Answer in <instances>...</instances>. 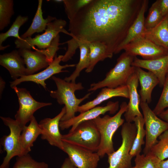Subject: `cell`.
I'll use <instances>...</instances> for the list:
<instances>
[{"mask_svg": "<svg viewBox=\"0 0 168 168\" xmlns=\"http://www.w3.org/2000/svg\"><path fill=\"white\" fill-rule=\"evenodd\" d=\"M143 0H92L69 21L72 39L65 54L72 57L79 40L105 44L115 54L136 19Z\"/></svg>", "mask_w": 168, "mask_h": 168, "instance_id": "cell-1", "label": "cell"}, {"mask_svg": "<svg viewBox=\"0 0 168 168\" xmlns=\"http://www.w3.org/2000/svg\"><path fill=\"white\" fill-rule=\"evenodd\" d=\"M52 79L55 82L57 90L51 91L50 95L51 97L56 100L58 103L64 105L66 108V113L61 121L68 120L74 117L75 114L79 105L83 101L88 98L91 93H88L82 98H78L76 96V91L84 88L81 82H68L60 78L53 76Z\"/></svg>", "mask_w": 168, "mask_h": 168, "instance_id": "cell-2", "label": "cell"}, {"mask_svg": "<svg viewBox=\"0 0 168 168\" xmlns=\"http://www.w3.org/2000/svg\"><path fill=\"white\" fill-rule=\"evenodd\" d=\"M128 104L123 102L120 106L118 112L114 116L106 115L100 116L92 120L100 136V142L97 153L100 158L103 157L115 151L113 142V137L118 129L124 123L122 118L123 114L127 110Z\"/></svg>", "mask_w": 168, "mask_h": 168, "instance_id": "cell-3", "label": "cell"}, {"mask_svg": "<svg viewBox=\"0 0 168 168\" xmlns=\"http://www.w3.org/2000/svg\"><path fill=\"white\" fill-rule=\"evenodd\" d=\"M135 57L125 52L123 53L117 59L115 66L106 73L105 78L91 84L88 91H95L105 87L115 88L126 85L129 77L135 72V67L132 65Z\"/></svg>", "mask_w": 168, "mask_h": 168, "instance_id": "cell-4", "label": "cell"}, {"mask_svg": "<svg viewBox=\"0 0 168 168\" xmlns=\"http://www.w3.org/2000/svg\"><path fill=\"white\" fill-rule=\"evenodd\" d=\"M62 140L90 151L97 152L100 142L99 131L92 120L79 124L72 132L62 135Z\"/></svg>", "mask_w": 168, "mask_h": 168, "instance_id": "cell-5", "label": "cell"}, {"mask_svg": "<svg viewBox=\"0 0 168 168\" xmlns=\"http://www.w3.org/2000/svg\"><path fill=\"white\" fill-rule=\"evenodd\" d=\"M137 133L134 123L126 122L121 131L122 143L116 151L108 155V168H132L133 157L130 154Z\"/></svg>", "mask_w": 168, "mask_h": 168, "instance_id": "cell-6", "label": "cell"}, {"mask_svg": "<svg viewBox=\"0 0 168 168\" xmlns=\"http://www.w3.org/2000/svg\"><path fill=\"white\" fill-rule=\"evenodd\" d=\"M66 24L65 20L56 18L48 24L44 32L42 34L34 38L16 39L15 41L16 47L18 49H31L35 46L40 49H45L50 45L53 40L60 32L70 36V33L64 29Z\"/></svg>", "mask_w": 168, "mask_h": 168, "instance_id": "cell-7", "label": "cell"}, {"mask_svg": "<svg viewBox=\"0 0 168 168\" xmlns=\"http://www.w3.org/2000/svg\"><path fill=\"white\" fill-rule=\"evenodd\" d=\"M0 117L4 124L10 130L9 134L3 136L1 139V144L6 154L0 168H9L11 159L14 157L21 155L20 137L22 128L15 119L9 117Z\"/></svg>", "mask_w": 168, "mask_h": 168, "instance_id": "cell-8", "label": "cell"}, {"mask_svg": "<svg viewBox=\"0 0 168 168\" xmlns=\"http://www.w3.org/2000/svg\"><path fill=\"white\" fill-rule=\"evenodd\" d=\"M145 126L146 141L143 154L150 151L152 147L158 141L157 138L168 129V123L157 117L146 102H140Z\"/></svg>", "mask_w": 168, "mask_h": 168, "instance_id": "cell-9", "label": "cell"}, {"mask_svg": "<svg viewBox=\"0 0 168 168\" xmlns=\"http://www.w3.org/2000/svg\"><path fill=\"white\" fill-rule=\"evenodd\" d=\"M12 89L17 96L19 105L18 110L15 115V119L22 128L30 121L36 111L42 107L52 104L51 103L36 100L29 91L25 88L16 86Z\"/></svg>", "mask_w": 168, "mask_h": 168, "instance_id": "cell-10", "label": "cell"}, {"mask_svg": "<svg viewBox=\"0 0 168 168\" xmlns=\"http://www.w3.org/2000/svg\"><path fill=\"white\" fill-rule=\"evenodd\" d=\"M125 52L131 56L139 55L143 59L150 60L168 54V51L159 46L143 36L135 38L123 49Z\"/></svg>", "mask_w": 168, "mask_h": 168, "instance_id": "cell-11", "label": "cell"}, {"mask_svg": "<svg viewBox=\"0 0 168 168\" xmlns=\"http://www.w3.org/2000/svg\"><path fill=\"white\" fill-rule=\"evenodd\" d=\"M63 55H55L53 62L44 70L36 74L30 75L25 76L10 82V86L13 88L21 83L25 82H32L38 85H41L46 90L47 88L45 81L53 75L63 72H68V70L63 69L69 67L76 66L75 64H66L61 65L60 64Z\"/></svg>", "mask_w": 168, "mask_h": 168, "instance_id": "cell-12", "label": "cell"}, {"mask_svg": "<svg viewBox=\"0 0 168 168\" xmlns=\"http://www.w3.org/2000/svg\"><path fill=\"white\" fill-rule=\"evenodd\" d=\"M63 151L77 168H97L100 157L94 152L63 141Z\"/></svg>", "mask_w": 168, "mask_h": 168, "instance_id": "cell-13", "label": "cell"}, {"mask_svg": "<svg viewBox=\"0 0 168 168\" xmlns=\"http://www.w3.org/2000/svg\"><path fill=\"white\" fill-rule=\"evenodd\" d=\"M66 111L65 107L64 106L60 112L54 118H44L39 123L42 131L41 138L46 140L51 145L62 151L63 149V142L62 135L59 131V124Z\"/></svg>", "mask_w": 168, "mask_h": 168, "instance_id": "cell-14", "label": "cell"}, {"mask_svg": "<svg viewBox=\"0 0 168 168\" xmlns=\"http://www.w3.org/2000/svg\"><path fill=\"white\" fill-rule=\"evenodd\" d=\"M119 102H108L105 106H97L85 111L77 116L67 121H60L59 127L62 130L72 127L69 132L73 131L80 123L87 121L92 120L109 112L111 114H115L119 109Z\"/></svg>", "mask_w": 168, "mask_h": 168, "instance_id": "cell-15", "label": "cell"}, {"mask_svg": "<svg viewBox=\"0 0 168 168\" xmlns=\"http://www.w3.org/2000/svg\"><path fill=\"white\" fill-rule=\"evenodd\" d=\"M132 65L146 69L153 73L158 78L160 86H163L168 69V54L150 60L141 59L135 57Z\"/></svg>", "mask_w": 168, "mask_h": 168, "instance_id": "cell-16", "label": "cell"}, {"mask_svg": "<svg viewBox=\"0 0 168 168\" xmlns=\"http://www.w3.org/2000/svg\"><path fill=\"white\" fill-rule=\"evenodd\" d=\"M35 51L31 49H20L18 50L23 58L26 68V75H30L42 69L47 68L51 63L41 49H36Z\"/></svg>", "mask_w": 168, "mask_h": 168, "instance_id": "cell-17", "label": "cell"}, {"mask_svg": "<svg viewBox=\"0 0 168 168\" xmlns=\"http://www.w3.org/2000/svg\"><path fill=\"white\" fill-rule=\"evenodd\" d=\"M138 79L135 72L129 77L126 85L128 88L129 95L127 110L124 114L127 122H132L137 116H143L139 108L141 101L138 91Z\"/></svg>", "mask_w": 168, "mask_h": 168, "instance_id": "cell-18", "label": "cell"}, {"mask_svg": "<svg viewBox=\"0 0 168 168\" xmlns=\"http://www.w3.org/2000/svg\"><path fill=\"white\" fill-rule=\"evenodd\" d=\"M0 64L7 70L14 80L26 75L25 63L18 50L1 54Z\"/></svg>", "mask_w": 168, "mask_h": 168, "instance_id": "cell-19", "label": "cell"}, {"mask_svg": "<svg viewBox=\"0 0 168 168\" xmlns=\"http://www.w3.org/2000/svg\"><path fill=\"white\" fill-rule=\"evenodd\" d=\"M115 97H122L128 99L129 91L127 86H122L115 88L107 87L102 88L96 98L79 106L77 112L80 113H83L97 106L109 99Z\"/></svg>", "mask_w": 168, "mask_h": 168, "instance_id": "cell-20", "label": "cell"}, {"mask_svg": "<svg viewBox=\"0 0 168 168\" xmlns=\"http://www.w3.org/2000/svg\"><path fill=\"white\" fill-rule=\"evenodd\" d=\"M135 72L139 82L141 102L150 103L152 101V93L154 88L159 84L157 77L152 72H146L142 68L135 67Z\"/></svg>", "mask_w": 168, "mask_h": 168, "instance_id": "cell-21", "label": "cell"}, {"mask_svg": "<svg viewBox=\"0 0 168 168\" xmlns=\"http://www.w3.org/2000/svg\"><path fill=\"white\" fill-rule=\"evenodd\" d=\"M148 3V0H143L136 19L129 29L125 39L118 47L115 54L120 52L126 45L135 38L143 36L146 29L144 26V15Z\"/></svg>", "mask_w": 168, "mask_h": 168, "instance_id": "cell-22", "label": "cell"}, {"mask_svg": "<svg viewBox=\"0 0 168 168\" xmlns=\"http://www.w3.org/2000/svg\"><path fill=\"white\" fill-rule=\"evenodd\" d=\"M28 126L22 128L20 137L21 155L29 153L31 151L35 142L41 135V130L35 117L34 116Z\"/></svg>", "mask_w": 168, "mask_h": 168, "instance_id": "cell-23", "label": "cell"}, {"mask_svg": "<svg viewBox=\"0 0 168 168\" xmlns=\"http://www.w3.org/2000/svg\"><path fill=\"white\" fill-rule=\"evenodd\" d=\"M143 36L168 51V15L155 27L146 29Z\"/></svg>", "mask_w": 168, "mask_h": 168, "instance_id": "cell-24", "label": "cell"}, {"mask_svg": "<svg viewBox=\"0 0 168 168\" xmlns=\"http://www.w3.org/2000/svg\"><path fill=\"white\" fill-rule=\"evenodd\" d=\"M38 2L37 9L32 23L28 30L20 36L21 39L31 37L35 33L45 31L48 24L56 18L50 16H48L45 19L43 18L42 8L43 0H39Z\"/></svg>", "mask_w": 168, "mask_h": 168, "instance_id": "cell-25", "label": "cell"}, {"mask_svg": "<svg viewBox=\"0 0 168 168\" xmlns=\"http://www.w3.org/2000/svg\"><path fill=\"white\" fill-rule=\"evenodd\" d=\"M89 49L90 64L86 69L87 73L91 72L97 63L100 61H103L107 58H111L113 54L108 50L107 47L100 42L88 43Z\"/></svg>", "mask_w": 168, "mask_h": 168, "instance_id": "cell-26", "label": "cell"}, {"mask_svg": "<svg viewBox=\"0 0 168 168\" xmlns=\"http://www.w3.org/2000/svg\"><path fill=\"white\" fill-rule=\"evenodd\" d=\"M77 43L80 49V58L72 73L69 76L66 77L64 79L65 81L68 82H76V80L79 76L81 72L83 69H86L90 64L88 43L81 40L78 41Z\"/></svg>", "mask_w": 168, "mask_h": 168, "instance_id": "cell-27", "label": "cell"}, {"mask_svg": "<svg viewBox=\"0 0 168 168\" xmlns=\"http://www.w3.org/2000/svg\"><path fill=\"white\" fill-rule=\"evenodd\" d=\"M133 122L136 127L137 133L130 152V155L133 157L140 154L142 146L145 144L144 138L146 136V130L144 128L145 124L143 116L135 117Z\"/></svg>", "mask_w": 168, "mask_h": 168, "instance_id": "cell-28", "label": "cell"}, {"mask_svg": "<svg viewBox=\"0 0 168 168\" xmlns=\"http://www.w3.org/2000/svg\"><path fill=\"white\" fill-rule=\"evenodd\" d=\"M27 16H18L13 22L9 29L5 33L0 34V50H3L9 46V45L3 46L2 44L8 38L13 37L16 39H21L19 35V30L20 27L28 20Z\"/></svg>", "mask_w": 168, "mask_h": 168, "instance_id": "cell-29", "label": "cell"}, {"mask_svg": "<svg viewBox=\"0 0 168 168\" xmlns=\"http://www.w3.org/2000/svg\"><path fill=\"white\" fill-rule=\"evenodd\" d=\"M159 140L151 147L149 152L161 161L168 158V129L158 137Z\"/></svg>", "mask_w": 168, "mask_h": 168, "instance_id": "cell-30", "label": "cell"}, {"mask_svg": "<svg viewBox=\"0 0 168 168\" xmlns=\"http://www.w3.org/2000/svg\"><path fill=\"white\" fill-rule=\"evenodd\" d=\"M13 0H0V30L2 31L10 23L14 14Z\"/></svg>", "mask_w": 168, "mask_h": 168, "instance_id": "cell-31", "label": "cell"}, {"mask_svg": "<svg viewBox=\"0 0 168 168\" xmlns=\"http://www.w3.org/2000/svg\"><path fill=\"white\" fill-rule=\"evenodd\" d=\"M12 168H49V165L35 161L29 153L16 156Z\"/></svg>", "mask_w": 168, "mask_h": 168, "instance_id": "cell-32", "label": "cell"}, {"mask_svg": "<svg viewBox=\"0 0 168 168\" xmlns=\"http://www.w3.org/2000/svg\"><path fill=\"white\" fill-rule=\"evenodd\" d=\"M160 161L150 152L146 155L138 154L135 156L133 168H160Z\"/></svg>", "mask_w": 168, "mask_h": 168, "instance_id": "cell-33", "label": "cell"}, {"mask_svg": "<svg viewBox=\"0 0 168 168\" xmlns=\"http://www.w3.org/2000/svg\"><path fill=\"white\" fill-rule=\"evenodd\" d=\"M92 0H63L65 12L69 21Z\"/></svg>", "mask_w": 168, "mask_h": 168, "instance_id": "cell-34", "label": "cell"}, {"mask_svg": "<svg viewBox=\"0 0 168 168\" xmlns=\"http://www.w3.org/2000/svg\"><path fill=\"white\" fill-rule=\"evenodd\" d=\"M163 17L160 10L157 0H156L150 8L147 16L145 19L144 26L146 29L155 27L160 23Z\"/></svg>", "mask_w": 168, "mask_h": 168, "instance_id": "cell-35", "label": "cell"}, {"mask_svg": "<svg viewBox=\"0 0 168 168\" xmlns=\"http://www.w3.org/2000/svg\"><path fill=\"white\" fill-rule=\"evenodd\" d=\"M163 89L160 97L155 107L152 110L154 113L158 115L165 109L168 108V74H167L163 86Z\"/></svg>", "mask_w": 168, "mask_h": 168, "instance_id": "cell-36", "label": "cell"}, {"mask_svg": "<svg viewBox=\"0 0 168 168\" xmlns=\"http://www.w3.org/2000/svg\"><path fill=\"white\" fill-rule=\"evenodd\" d=\"M158 6L162 16L168 15V0H157Z\"/></svg>", "mask_w": 168, "mask_h": 168, "instance_id": "cell-37", "label": "cell"}, {"mask_svg": "<svg viewBox=\"0 0 168 168\" xmlns=\"http://www.w3.org/2000/svg\"><path fill=\"white\" fill-rule=\"evenodd\" d=\"M61 168H77V167L68 157L65 159Z\"/></svg>", "mask_w": 168, "mask_h": 168, "instance_id": "cell-38", "label": "cell"}, {"mask_svg": "<svg viewBox=\"0 0 168 168\" xmlns=\"http://www.w3.org/2000/svg\"><path fill=\"white\" fill-rule=\"evenodd\" d=\"M158 116L161 119L168 123V108Z\"/></svg>", "mask_w": 168, "mask_h": 168, "instance_id": "cell-39", "label": "cell"}, {"mask_svg": "<svg viewBox=\"0 0 168 168\" xmlns=\"http://www.w3.org/2000/svg\"><path fill=\"white\" fill-rule=\"evenodd\" d=\"M5 81L1 76L0 78V95L1 99L2 92L5 87Z\"/></svg>", "mask_w": 168, "mask_h": 168, "instance_id": "cell-40", "label": "cell"}, {"mask_svg": "<svg viewBox=\"0 0 168 168\" xmlns=\"http://www.w3.org/2000/svg\"><path fill=\"white\" fill-rule=\"evenodd\" d=\"M159 165L160 168H168V159L166 160L160 161Z\"/></svg>", "mask_w": 168, "mask_h": 168, "instance_id": "cell-41", "label": "cell"}, {"mask_svg": "<svg viewBox=\"0 0 168 168\" xmlns=\"http://www.w3.org/2000/svg\"><path fill=\"white\" fill-rule=\"evenodd\" d=\"M63 0H54V1L56 2H63Z\"/></svg>", "mask_w": 168, "mask_h": 168, "instance_id": "cell-42", "label": "cell"}, {"mask_svg": "<svg viewBox=\"0 0 168 168\" xmlns=\"http://www.w3.org/2000/svg\"><path fill=\"white\" fill-rule=\"evenodd\" d=\"M167 74H168V70H167Z\"/></svg>", "mask_w": 168, "mask_h": 168, "instance_id": "cell-43", "label": "cell"}, {"mask_svg": "<svg viewBox=\"0 0 168 168\" xmlns=\"http://www.w3.org/2000/svg\"><path fill=\"white\" fill-rule=\"evenodd\" d=\"M132 168H133V167H132Z\"/></svg>", "mask_w": 168, "mask_h": 168, "instance_id": "cell-44", "label": "cell"}]
</instances>
